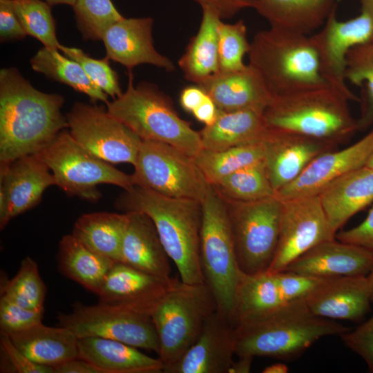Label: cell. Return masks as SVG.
<instances>
[{"instance_id":"1","label":"cell","mask_w":373,"mask_h":373,"mask_svg":"<svg viewBox=\"0 0 373 373\" xmlns=\"http://www.w3.org/2000/svg\"><path fill=\"white\" fill-rule=\"evenodd\" d=\"M64 102L34 88L16 68L0 70V168L38 153L68 127Z\"/></svg>"},{"instance_id":"2","label":"cell","mask_w":373,"mask_h":373,"mask_svg":"<svg viewBox=\"0 0 373 373\" xmlns=\"http://www.w3.org/2000/svg\"><path fill=\"white\" fill-rule=\"evenodd\" d=\"M116 206L124 212L144 213L152 220L182 282L204 283L200 261L201 202L170 198L134 185L124 190Z\"/></svg>"},{"instance_id":"3","label":"cell","mask_w":373,"mask_h":373,"mask_svg":"<svg viewBox=\"0 0 373 373\" xmlns=\"http://www.w3.org/2000/svg\"><path fill=\"white\" fill-rule=\"evenodd\" d=\"M350 329L312 314L303 300L288 303L267 315L242 321L235 326L238 356L297 357L319 338Z\"/></svg>"},{"instance_id":"4","label":"cell","mask_w":373,"mask_h":373,"mask_svg":"<svg viewBox=\"0 0 373 373\" xmlns=\"http://www.w3.org/2000/svg\"><path fill=\"white\" fill-rule=\"evenodd\" d=\"M360 102L328 84L273 96L264 111L267 128L305 135L337 145L358 131L349 102Z\"/></svg>"},{"instance_id":"5","label":"cell","mask_w":373,"mask_h":373,"mask_svg":"<svg viewBox=\"0 0 373 373\" xmlns=\"http://www.w3.org/2000/svg\"><path fill=\"white\" fill-rule=\"evenodd\" d=\"M248 55L273 96L331 84L312 36L270 27L254 35Z\"/></svg>"},{"instance_id":"6","label":"cell","mask_w":373,"mask_h":373,"mask_svg":"<svg viewBox=\"0 0 373 373\" xmlns=\"http://www.w3.org/2000/svg\"><path fill=\"white\" fill-rule=\"evenodd\" d=\"M201 204L200 261L204 281L215 298L219 314L235 326L242 272L237 261L227 203L211 185Z\"/></svg>"},{"instance_id":"7","label":"cell","mask_w":373,"mask_h":373,"mask_svg":"<svg viewBox=\"0 0 373 373\" xmlns=\"http://www.w3.org/2000/svg\"><path fill=\"white\" fill-rule=\"evenodd\" d=\"M106 105L111 115L143 140L166 143L193 157L202 149L200 133L179 116L171 98L151 83L134 86L132 73L126 90Z\"/></svg>"},{"instance_id":"8","label":"cell","mask_w":373,"mask_h":373,"mask_svg":"<svg viewBox=\"0 0 373 373\" xmlns=\"http://www.w3.org/2000/svg\"><path fill=\"white\" fill-rule=\"evenodd\" d=\"M217 310L205 283L173 280L150 316L158 341V358L164 370L176 363L197 341L209 316Z\"/></svg>"},{"instance_id":"9","label":"cell","mask_w":373,"mask_h":373,"mask_svg":"<svg viewBox=\"0 0 373 373\" xmlns=\"http://www.w3.org/2000/svg\"><path fill=\"white\" fill-rule=\"evenodd\" d=\"M37 155L50 169L55 185L69 195L90 202L102 196L99 184H113L124 190L135 185L132 175L91 154L66 129Z\"/></svg>"},{"instance_id":"10","label":"cell","mask_w":373,"mask_h":373,"mask_svg":"<svg viewBox=\"0 0 373 373\" xmlns=\"http://www.w3.org/2000/svg\"><path fill=\"white\" fill-rule=\"evenodd\" d=\"M224 200L240 271L247 275L267 271L279 238L280 198L276 195L250 202Z\"/></svg>"},{"instance_id":"11","label":"cell","mask_w":373,"mask_h":373,"mask_svg":"<svg viewBox=\"0 0 373 373\" xmlns=\"http://www.w3.org/2000/svg\"><path fill=\"white\" fill-rule=\"evenodd\" d=\"M133 166L135 185L170 198L202 202L211 186L194 157L162 142L142 140Z\"/></svg>"},{"instance_id":"12","label":"cell","mask_w":373,"mask_h":373,"mask_svg":"<svg viewBox=\"0 0 373 373\" xmlns=\"http://www.w3.org/2000/svg\"><path fill=\"white\" fill-rule=\"evenodd\" d=\"M59 325L77 338L98 337L121 341L139 349L158 353L157 334L151 316L119 307L98 303L73 305L67 314H59Z\"/></svg>"},{"instance_id":"13","label":"cell","mask_w":373,"mask_h":373,"mask_svg":"<svg viewBox=\"0 0 373 373\" xmlns=\"http://www.w3.org/2000/svg\"><path fill=\"white\" fill-rule=\"evenodd\" d=\"M66 116L71 136L91 154L110 164H135L142 140L107 110L77 102Z\"/></svg>"},{"instance_id":"14","label":"cell","mask_w":373,"mask_h":373,"mask_svg":"<svg viewBox=\"0 0 373 373\" xmlns=\"http://www.w3.org/2000/svg\"><path fill=\"white\" fill-rule=\"evenodd\" d=\"M280 200L279 238L274 259L267 271L270 273L284 271L309 249L336 238L318 195Z\"/></svg>"},{"instance_id":"15","label":"cell","mask_w":373,"mask_h":373,"mask_svg":"<svg viewBox=\"0 0 373 373\" xmlns=\"http://www.w3.org/2000/svg\"><path fill=\"white\" fill-rule=\"evenodd\" d=\"M361 12L347 21H339L336 8L321 29L312 36L318 50L321 70L327 81L354 95L345 82V57L354 47L373 44V0H360Z\"/></svg>"},{"instance_id":"16","label":"cell","mask_w":373,"mask_h":373,"mask_svg":"<svg viewBox=\"0 0 373 373\" xmlns=\"http://www.w3.org/2000/svg\"><path fill=\"white\" fill-rule=\"evenodd\" d=\"M0 170V227L3 229L13 218L35 207L55 181L37 154L21 157Z\"/></svg>"},{"instance_id":"17","label":"cell","mask_w":373,"mask_h":373,"mask_svg":"<svg viewBox=\"0 0 373 373\" xmlns=\"http://www.w3.org/2000/svg\"><path fill=\"white\" fill-rule=\"evenodd\" d=\"M261 142L264 162L276 193L295 180L315 157L337 146L300 134L268 128Z\"/></svg>"},{"instance_id":"18","label":"cell","mask_w":373,"mask_h":373,"mask_svg":"<svg viewBox=\"0 0 373 373\" xmlns=\"http://www.w3.org/2000/svg\"><path fill=\"white\" fill-rule=\"evenodd\" d=\"M373 152V128L363 137L341 150L315 157L292 182L276 192L280 199L318 195L329 184L366 164Z\"/></svg>"},{"instance_id":"19","label":"cell","mask_w":373,"mask_h":373,"mask_svg":"<svg viewBox=\"0 0 373 373\" xmlns=\"http://www.w3.org/2000/svg\"><path fill=\"white\" fill-rule=\"evenodd\" d=\"M173 280L116 262L97 295L99 303L150 316Z\"/></svg>"},{"instance_id":"20","label":"cell","mask_w":373,"mask_h":373,"mask_svg":"<svg viewBox=\"0 0 373 373\" xmlns=\"http://www.w3.org/2000/svg\"><path fill=\"white\" fill-rule=\"evenodd\" d=\"M235 343V327L216 310L197 341L164 373H229Z\"/></svg>"},{"instance_id":"21","label":"cell","mask_w":373,"mask_h":373,"mask_svg":"<svg viewBox=\"0 0 373 373\" xmlns=\"http://www.w3.org/2000/svg\"><path fill=\"white\" fill-rule=\"evenodd\" d=\"M303 301L307 309L315 316L358 322L370 309L372 300L367 277L323 278Z\"/></svg>"},{"instance_id":"22","label":"cell","mask_w":373,"mask_h":373,"mask_svg":"<svg viewBox=\"0 0 373 373\" xmlns=\"http://www.w3.org/2000/svg\"><path fill=\"white\" fill-rule=\"evenodd\" d=\"M153 24L151 17H124L112 24L102 37L106 57L124 66L128 73L143 64L154 65L168 72L175 70L173 61L154 47Z\"/></svg>"},{"instance_id":"23","label":"cell","mask_w":373,"mask_h":373,"mask_svg":"<svg viewBox=\"0 0 373 373\" xmlns=\"http://www.w3.org/2000/svg\"><path fill=\"white\" fill-rule=\"evenodd\" d=\"M285 270L319 278L367 276L373 270V252L335 238L309 249Z\"/></svg>"},{"instance_id":"24","label":"cell","mask_w":373,"mask_h":373,"mask_svg":"<svg viewBox=\"0 0 373 373\" xmlns=\"http://www.w3.org/2000/svg\"><path fill=\"white\" fill-rule=\"evenodd\" d=\"M198 86L224 112L264 111L273 98L262 78L249 65L240 70L219 73Z\"/></svg>"},{"instance_id":"25","label":"cell","mask_w":373,"mask_h":373,"mask_svg":"<svg viewBox=\"0 0 373 373\" xmlns=\"http://www.w3.org/2000/svg\"><path fill=\"white\" fill-rule=\"evenodd\" d=\"M128 213V220L122 240L120 262L171 279L170 258L152 220L144 213Z\"/></svg>"},{"instance_id":"26","label":"cell","mask_w":373,"mask_h":373,"mask_svg":"<svg viewBox=\"0 0 373 373\" xmlns=\"http://www.w3.org/2000/svg\"><path fill=\"white\" fill-rule=\"evenodd\" d=\"M318 195L336 234L353 216L373 202V167L364 165L345 174Z\"/></svg>"},{"instance_id":"27","label":"cell","mask_w":373,"mask_h":373,"mask_svg":"<svg viewBox=\"0 0 373 373\" xmlns=\"http://www.w3.org/2000/svg\"><path fill=\"white\" fill-rule=\"evenodd\" d=\"M79 356L104 373H161L164 365L133 345L98 337L78 338Z\"/></svg>"},{"instance_id":"28","label":"cell","mask_w":373,"mask_h":373,"mask_svg":"<svg viewBox=\"0 0 373 373\" xmlns=\"http://www.w3.org/2000/svg\"><path fill=\"white\" fill-rule=\"evenodd\" d=\"M8 335L26 356L41 365L53 367L79 358L78 338L61 326L49 327L40 322Z\"/></svg>"},{"instance_id":"29","label":"cell","mask_w":373,"mask_h":373,"mask_svg":"<svg viewBox=\"0 0 373 373\" xmlns=\"http://www.w3.org/2000/svg\"><path fill=\"white\" fill-rule=\"evenodd\" d=\"M271 28L307 35L322 27L336 8L334 0H251Z\"/></svg>"},{"instance_id":"30","label":"cell","mask_w":373,"mask_h":373,"mask_svg":"<svg viewBox=\"0 0 373 373\" xmlns=\"http://www.w3.org/2000/svg\"><path fill=\"white\" fill-rule=\"evenodd\" d=\"M263 113L254 109L219 110L215 122L199 131L202 149L222 151L260 141L267 130Z\"/></svg>"},{"instance_id":"31","label":"cell","mask_w":373,"mask_h":373,"mask_svg":"<svg viewBox=\"0 0 373 373\" xmlns=\"http://www.w3.org/2000/svg\"><path fill=\"white\" fill-rule=\"evenodd\" d=\"M198 31L192 37L178 64L184 78L200 85L219 73L218 26L222 19L213 10L202 8Z\"/></svg>"},{"instance_id":"32","label":"cell","mask_w":373,"mask_h":373,"mask_svg":"<svg viewBox=\"0 0 373 373\" xmlns=\"http://www.w3.org/2000/svg\"><path fill=\"white\" fill-rule=\"evenodd\" d=\"M115 262L90 249L72 234L64 236L59 242V271L96 294Z\"/></svg>"},{"instance_id":"33","label":"cell","mask_w":373,"mask_h":373,"mask_svg":"<svg viewBox=\"0 0 373 373\" xmlns=\"http://www.w3.org/2000/svg\"><path fill=\"white\" fill-rule=\"evenodd\" d=\"M128 213L95 212L81 216L72 235L86 247L114 262L121 260V248Z\"/></svg>"},{"instance_id":"34","label":"cell","mask_w":373,"mask_h":373,"mask_svg":"<svg viewBox=\"0 0 373 373\" xmlns=\"http://www.w3.org/2000/svg\"><path fill=\"white\" fill-rule=\"evenodd\" d=\"M287 303L280 291L274 274L242 273L237 293L235 326L242 321L271 313Z\"/></svg>"},{"instance_id":"35","label":"cell","mask_w":373,"mask_h":373,"mask_svg":"<svg viewBox=\"0 0 373 373\" xmlns=\"http://www.w3.org/2000/svg\"><path fill=\"white\" fill-rule=\"evenodd\" d=\"M30 65L35 71L48 78L86 94L93 103H108V95L89 79L81 65L61 55L57 49L44 46L30 59Z\"/></svg>"},{"instance_id":"36","label":"cell","mask_w":373,"mask_h":373,"mask_svg":"<svg viewBox=\"0 0 373 373\" xmlns=\"http://www.w3.org/2000/svg\"><path fill=\"white\" fill-rule=\"evenodd\" d=\"M195 162L210 184L214 185L233 172L264 160L261 140L222 151L202 149Z\"/></svg>"},{"instance_id":"37","label":"cell","mask_w":373,"mask_h":373,"mask_svg":"<svg viewBox=\"0 0 373 373\" xmlns=\"http://www.w3.org/2000/svg\"><path fill=\"white\" fill-rule=\"evenodd\" d=\"M212 186L224 198L233 201H256L276 195L264 160L233 172Z\"/></svg>"},{"instance_id":"38","label":"cell","mask_w":373,"mask_h":373,"mask_svg":"<svg viewBox=\"0 0 373 373\" xmlns=\"http://www.w3.org/2000/svg\"><path fill=\"white\" fill-rule=\"evenodd\" d=\"M345 77L363 88L357 123L358 131H365L373 125V44L354 47L347 52Z\"/></svg>"},{"instance_id":"39","label":"cell","mask_w":373,"mask_h":373,"mask_svg":"<svg viewBox=\"0 0 373 373\" xmlns=\"http://www.w3.org/2000/svg\"><path fill=\"white\" fill-rule=\"evenodd\" d=\"M1 278V295L27 309L44 311L46 287L32 258L26 257L12 279Z\"/></svg>"},{"instance_id":"40","label":"cell","mask_w":373,"mask_h":373,"mask_svg":"<svg viewBox=\"0 0 373 373\" xmlns=\"http://www.w3.org/2000/svg\"><path fill=\"white\" fill-rule=\"evenodd\" d=\"M12 8L27 35L45 47L59 50L55 32V22L51 6L43 0H10Z\"/></svg>"},{"instance_id":"41","label":"cell","mask_w":373,"mask_h":373,"mask_svg":"<svg viewBox=\"0 0 373 373\" xmlns=\"http://www.w3.org/2000/svg\"><path fill=\"white\" fill-rule=\"evenodd\" d=\"M247 27L243 20L234 23L221 21L218 26V54L219 73L245 69L243 58L248 54L250 43L247 39Z\"/></svg>"},{"instance_id":"42","label":"cell","mask_w":373,"mask_h":373,"mask_svg":"<svg viewBox=\"0 0 373 373\" xmlns=\"http://www.w3.org/2000/svg\"><path fill=\"white\" fill-rule=\"evenodd\" d=\"M73 10L84 39L102 40L106 29L124 18L111 0H77Z\"/></svg>"},{"instance_id":"43","label":"cell","mask_w":373,"mask_h":373,"mask_svg":"<svg viewBox=\"0 0 373 373\" xmlns=\"http://www.w3.org/2000/svg\"><path fill=\"white\" fill-rule=\"evenodd\" d=\"M66 57L79 63L89 79L108 96L113 99L121 96L123 92L120 88L117 73L109 64V59H96L89 57L82 50L61 45L59 48Z\"/></svg>"},{"instance_id":"44","label":"cell","mask_w":373,"mask_h":373,"mask_svg":"<svg viewBox=\"0 0 373 373\" xmlns=\"http://www.w3.org/2000/svg\"><path fill=\"white\" fill-rule=\"evenodd\" d=\"M0 372L54 373V369L31 361L12 343L7 334L0 332Z\"/></svg>"},{"instance_id":"45","label":"cell","mask_w":373,"mask_h":373,"mask_svg":"<svg viewBox=\"0 0 373 373\" xmlns=\"http://www.w3.org/2000/svg\"><path fill=\"white\" fill-rule=\"evenodd\" d=\"M43 312L27 309L1 295L0 332L9 334L42 322Z\"/></svg>"},{"instance_id":"46","label":"cell","mask_w":373,"mask_h":373,"mask_svg":"<svg viewBox=\"0 0 373 373\" xmlns=\"http://www.w3.org/2000/svg\"><path fill=\"white\" fill-rule=\"evenodd\" d=\"M273 274L287 303L304 300L323 279L286 270Z\"/></svg>"},{"instance_id":"47","label":"cell","mask_w":373,"mask_h":373,"mask_svg":"<svg viewBox=\"0 0 373 373\" xmlns=\"http://www.w3.org/2000/svg\"><path fill=\"white\" fill-rule=\"evenodd\" d=\"M344 344L360 356L373 373V316L367 321L351 331L340 335Z\"/></svg>"},{"instance_id":"48","label":"cell","mask_w":373,"mask_h":373,"mask_svg":"<svg viewBox=\"0 0 373 373\" xmlns=\"http://www.w3.org/2000/svg\"><path fill=\"white\" fill-rule=\"evenodd\" d=\"M336 238L373 252V207L362 222L350 229L337 232Z\"/></svg>"},{"instance_id":"49","label":"cell","mask_w":373,"mask_h":373,"mask_svg":"<svg viewBox=\"0 0 373 373\" xmlns=\"http://www.w3.org/2000/svg\"><path fill=\"white\" fill-rule=\"evenodd\" d=\"M26 35V32L12 8L10 0H0L1 41L21 39Z\"/></svg>"},{"instance_id":"50","label":"cell","mask_w":373,"mask_h":373,"mask_svg":"<svg viewBox=\"0 0 373 373\" xmlns=\"http://www.w3.org/2000/svg\"><path fill=\"white\" fill-rule=\"evenodd\" d=\"M202 8L216 11L222 19L233 17L245 8H251V0H193Z\"/></svg>"},{"instance_id":"51","label":"cell","mask_w":373,"mask_h":373,"mask_svg":"<svg viewBox=\"0 0 373 373\" xmlns=\"http://www.w3.org/2000/svg\"><path fill=\"white\" fill-rule=\"evenodd\" d=\"M206 93L198 85L184 88L180 95V103L184 110L192 113L204 100Z\"/></svg>"},{"instance_id":"52","label":"cell","mask_w":373,"mask_h":373,"mask_svg":"<svg viewBox=\"0 0 373 373\" xmlns=\"http://www.w3.org/2000/svg\"><path fill=\"white\" fill-rule=\"evenodd\" d=\"M54 373H104L91 363L78 358L53 367Z\"/></svg>"},{"instance_id":"53","label":"cell","mask_w":373,"mask_h":373,"mask_svg":"<svg viewBox=\"0 0 373 373\" xmlns=\"http://www.w3.org/2000/svg\"><path fill=\"white\" fill-rule=\"evenodd\" d=\"M219 110L211 98L207 95L203 102L191 113L205 126L212 124L217 118Z\"/></svg>"},{"instance_id":"54","label":"cell","mask_w":373,"mask_h":373,"mask_svg":"<svg viewBox=\"0 0 373 373\" xmlns=\"http://www.w3.org/2000/svg\"><path fill=\"white\" fill-rule=\"evenodd\" d=\"M238 359L233 361L229 373H248L250 372L253 357L238 356Z\"/></svg>"},{"instance_id":"55","label":"cell","mask_w":373,"mask_h":373,"mask_svg":"<svg viewBox=\"0 0 373 373\" xmlns=\"http://www.w3.org/2000/svg\"><path fill=\"white\" fill-rule=\"evenodd\" d=\"M289 371V367L287 365L283 363H276L266 367L263 370V373H287Z\"/></svg>"},{"instance_id":"56","label":"cell","mask_w":373,"mask_h":373,"mask_svg":"<svg viewBox=\"0 0 373 373\" xmlns=\"http://www.w3.org/2000/svg\"><path fill=\"white\" fill-rule=\"evenodd\" d=\"M50 4V6L56 4H67L71 6H74L77 0H43Z\"/></svg>"},{"instance_id":"57","label":"cell","mask_w":373,"mask_h":373,"mask_svg":"<svg viewBox=\"0 0 373 373\" xmlns=\"http://www.w3.org/2000/svg\"><path fill=\"white\" fill-rule=\"evenodd\" d=\"M367 277L370 286L371 300L372 303H373V270L367 276Z\"/></svg>"},{"instance_id":"58","label":"cell","mask_w":373,"mask_h":373,"mask_svg":"<svg viewBox=\"0 0 373 373\" xmlns=\"http://www.w3.org/2000/svg\"><path fill=\"white\" fill-rule=\"evenodd\" d=\"M365 165L370 167H373V152L367 160Z\"/></svg>"}]
</instances>
